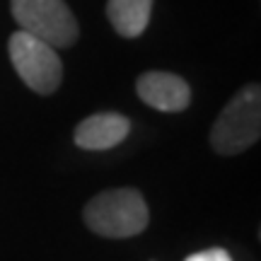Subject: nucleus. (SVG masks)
I'll use <instances>...</instances> for the list:
<instances>
[{
	"instance_id": "nucleus-7",
	"label": "nucleus",
	"mask_w": 261,
	"mask_h": 261,
	"mask_svg": "<svg viewBox=\"0 0 261 261\" xmlns=\"http://www.w3.org/2000/svg\"><path fill=\"white\" fill-rule=\"evenodd\" d=\"M152 15V0H109L107 17L116 29V34L126 39L140 37Z\"/></svg>"
},
{
	"instance_id": "nucleus-5",
	"label": "nucleus",
	"mask_w": 261,
	"mask_h": 261,
	"mask_svg": "<svg viewBox=\"0 0 261 261\" xmlns=\"http://www.w3.org/2000/svg\"><path fill=\"white\" fill-rule=\"evenodd\" d=\"M136 92L143 102L158 112H184L191 102V87L184 77L165 70H148L138 77Z\"/></svg>"
},
{
	"instance_id": "nucleus-1",
	"label": "nucleus",
	"mask_w": 261,
	"mask_h": 261,
	"mask_svg": "<svg viewBox=\"0 0 261 261\" xmlns=\"http://www.w3.org/2000/svg\"><path fill=\"white\" fill-rule=\"evenodd\" d=\"M85 225L92 232L112 240L136 237L148 227L150 213L145 198L136 189H109L102 191L83 211Z\"/></svg>"
},
{
	"instance_id": "nucleus-3",
	"label": "nucleus",
	"mask_w": 261,
	"mask_h": 261,
	"mask_svg": "<svg viewBox=\"0 0 261 261\" xmlns=\"http://www.w3.org/2000/svg\"><path fill=\"white\" fill-rule=\"evenodd\" d=\"M10 10L22 32L46 41L54 48L73 46L80 37L77 19L65 0H12Z\"/></svg>"
},
{
	"instance_id": "nucleus-4",
	"label": "nucleus",
	"mask_w": 261,
	"mask_h": 261,
	"mask_svg": "<svg viewBox=\"0 0 261 261\" xmlns=\"http://www.w3.org/2000/svg\"><path fill=\"white\" fill-rule=\"evenodd\" d=\"M8 51L15 73L24 80L29 90L37 94H54L61 87L63 63L58 58V51L46 41L17 29L8 41Z\"/></svg>"
},
{
	"instance_id": "nucleus-8",
	"label": "nucleus",
	"mask_w": 261,
	"mask_h": 261,
	"mask_svg": "<svg viewBox=\"0 0 261 261\" xmlns=\"http://www.w3.org/2000/svg\"><path fill=\"white\" fill-rule=\"evenodd\" d=\"M184 261H232V256L223 247H213V249H203V252L191 254Z\"/></svg>"
},
{
	"instance_id": "nucleus-2",
	"label": "nucleus",
	"mask_w": 261,
	"mask_h": 261,
	"mask_svg": "<svg viewBox=\"0 0 261 261\" xmlns=\"http://www.w3.org/2000/svg\"><path fill=\"white\" fill-rule=\"evenodd\" d=\"M261 136V90L244 85L227 102L211 128V145L220 155H240Z\"/></svg>"
},
{
	"instance_id": "nucleus-6",
	"label": "nucleus",
	"mask_w": 261,
	"mask_h": 261,
	"mask_svg": "<svg viewBox=\"0 0 261 261\" xmlns=\"http://www.w3.org/2000/svg\"><path fill=\"white\" fill-rule=\"evenodd\" d=\"M130 130V121L123 114H94L75 128V145L83 150H109L119 145Z\"/></svg>"
}]
</instances>
